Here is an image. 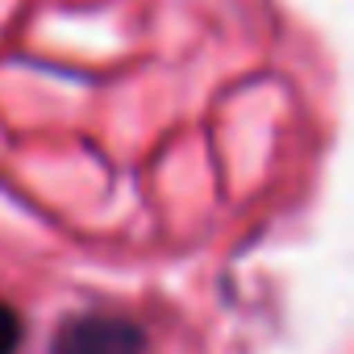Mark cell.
<instances>
[{
  "label": "cell",
  "mask_w": 354,
  "mask_h": 354,
  "mask_svg": "<svg viewBox=\"0 0 354 354\" xmlns=\"http://www.w3.org/2000/svg\"><path fill=\"white\" fill-rule=\"evenodd\" d=\"M21 346V317L0 300V354H17Z\"/></svg>",
  "instance_id": "7a4b0ae2"
},
{
  "label": "cell",
  "mask_w": 354,
  "mask_h": 354,
  "mask_svg": "<svg viewBox=\"0 0 354 354\" xmlns=\"http://www.w3.org/2000/svg\"><path fill=\"white\" fill-rule=\"evenodd\" d=\"M50 354H146V329L117 313H84L59 329Z\"/></svg>",
  "instance_id": "6da1fadb"
}]
</instances>
